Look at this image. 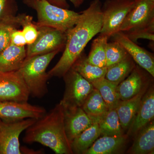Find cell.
Listing matches in <instances>:
<instances>
[{
    "label": "cell",
    "instance_id": "7a4b0ae2",
    "mask_svg": "<svg viewBox=\"0 0 154 154\" xmlns=\"http://www.w3.org/2000/svg\"><path fill=\"white\" fill-rule=\"evenodd\" d=\"M23 141L26 143H38L56 154H73L66 133L63 107L60 103L26 130Z\"/></svg>",
    "mask_w": 154,
    "mask_h": 154
},
{
    "label": "cell",
    "instance_id": "8fae6325",
    "mask_svg": "<svg viewBox=\"0 0 154 154\" xmlns=\"http://www.w3.org/2000/svg\"><path fill=\"white\" fill-rule=\"evenodd\" d=\"M46 113L43 107L28 102H0V119L6 121H17L27 118L38 119Z\"/></svg>",
    "mask_w": 154,
    "mask_h": 154
},
{
    "label": "cell",
    "instance_id": "f546056e",
    "mask_svg": "<svg viewBox=\"0 0 154 154\" xmlns=\"http://www.w3.org/2000/svg\"><path fill=\"white\" fill-rule=\"evenodd\" d=\"M123 32L131 40L135 42L140 38L148 39L153 42L154 40V25Z\"/></svg>",
    "mask_w": 154,
    "mask_h": 154
},
{
    "label": "cell",
    "instance_id": "cb8c5ba5",
    "mask_svg": "<svg viewBox=\"0 0 154 154\" xmlns=\"http://www.w3.org/2000/svg\"><path fill=\"white\" fill-rule=\"evenodd\" d=\"M101 94L109 109L116 108L120 99L117 92V85L102 78L91 83Z\"/></svg>",
    "mask_w": 154,
    "mask_h": 154
},
{
    "label": "cell",
    "instance_id": "30bf717a",
    "mask_svg": "<svg viewBox=\"0 0 154 154\" xmlns=\"http://www.w3.org/2000/svg\"><path fill=\"white\" fill-rule=\"evenodd\" d=\"M154 25V2L134 0V4L122 24L119 31H128Z\"/></svg>",
    "mask_w": 154,
    "mask_h": 154
},
{
    "label": "cell",
    "instance_id": "d6986e66",
    "mask_svg": "<svg viewBox=\"0 0 154 154\" xmlns=\"http://www.w3.org/2000/svg\"><path fill=\"white\" fill-rule=\"evenodd\" d=\"M82 107L93 123H99L109 109L99 91L95 88L87 97Z\"/></svg>",
    "mask_w": 154,
    "mask_h": 154
},
{
    "label": "cell",
    "instance_id": "7402d4cb",
    "mask_svg": "<svg viewBox=\"0 0 154 154\" xmlns=\"http://www.w3.org/2000/svg\"><path fill=\"white\" fill-rule=\"evenodd\" d=\"M83 53L76 60L71 69L74 70L90 83L105 78L107 67H99L89 63Z\"/></svg>",
    "mask_w": 154,
    "mask_h": 154
},
{
    "label": "cell",
    "instance_id": "83f0119b",
    "mask_svg": "<svg viewBox=\"0 0 154 154\" xmlns=\"http://www.w3.org/2000/svg\"><path fill=\"white\" fill-rule=\"evenodd\" d=\"M128 55L127 51L118 42H107L106 49V67L108 68L121 61Z\"/></svg>",
    "mask_w": 154,
    "mask_h": 154
},
{
    "label": "cell",
    "instance_id": "52a82bcc",
    "mask_svg": "<svg viewBox=\"0 0 154 154\" xmlns=\"http://www.w3.org/2000/svg\"><path fill=\"white\" fill-rule=\"evenodd\" d=\"M36 26L38 30V36L33 43L28 45L26 58L60 51L65 46L66 33L50 27Z\"/></svg>",
    "mask_w": 154,
    "mask_h": 154
},
{
    "label": "cell",
    "instance_id": "484cf974",
    "mask_svg": "<svg viewBox=\"0 0 154 154\" xmlns=\"http://www.w3.org/2000/svg\"><path fill=\"white\" fill-rule=\"evenodd\" d=\"M101 135L120 136L123 134L116 108L109 109L99 122Z\"/></svg>",
    "mask_w": 154,
    "mask_h": 154
},
{
    "label": "cell",
    "instance_id": "4dcf8cb0",
    "mask_svg": "<svg viewBox=\"0 0 154 154\" xmlns=\"http://www.w3.org/2000/svg\"><path fill=\"white\" fill-rule=\"evenodd\" d=\"M16 9L15 0H0V22L15 17L13 14Z\"/></svg>",
    "mask_w": 154,
    "mask_h": 154
},
{
    "label": "cell",
    "instance_id": "9c48e42d",
    "mask_svg": "<svg viewBox=\"0 0 154 154\" xmlns=\"http://www.w3.org/2000/svg\"><path fill=\"white\" fill-rule=\"evenodd\" d=\"M30 93L19 71L0 72V102H28Z\"/></svg>",
    "mask_w": 154,
    "mask_h": 154
},
{
    "label": "cell",
    "instance_id": "277c9868",
    "mask_svg": "<svg viewBox=\"0 0 154 154\" xmlns=\"http://www.w3.org/2000/svg\"><path fill=\"white\" fill-rule=\"evenodd\" d=\"M26 5L36 11L35 25L55 28L66 33L75 25L81 14L50 4L47 0H23Z\"/></svg>",
    "mask_w": 154,
    "mask_h": 154
},
{
    "label": "cell",
    "instance_id": "d6a6232c",
    "mask_svg": "<svg viewBox=\"0 0 154 154\" xmlns=\"http://www.w3.org/2000/svg\"><path fill=\"white\" fill-rule=\"evenodd\" d=\"M48 2L54 5L57 6L64 9H68L69 5L66 0H47ZM76 8L81 6L85 2V0H69Z\"/></svg>",
    "mask_w": 154,
    "mask_h": 154
},
{
    "label": "cell",
    "instance_id": "ffe728a7",
    "mask_svg": "<svg viewBox=\"0 0 154 154\" xmlns=\"http://www.w3.org/2000/svg\"><path fill=\"white\" fill-rule=\"evenodd\" d=\"M137 136L130 149L134 154H153L154 124L153 121L144 127L137 133Z\"/></svg>",
    "mask_w": 154,
    "mask_h": 154
},
{
    "label": "cell",
    "instance_id": "6da1fadb",
    "mask_svg": "<svg viewBox=\"0 0 154 154\" xmlns=\"http://www.w3.org/2000/svg\"><path fill=\"white\" fill-rule=\"evenodd\" d=\"M102 26V4L94 0L81 14L75 25L66 32L64 51L60 59L48 72L50 78L63 77L83 53L90 40L100 33Z\"/></svg>",
    "mask_w": 154,
    "mask_h": 154
},
{
    "label": "cell",
    "instance_id": "9a60e30c",
    "mask_svg": "<svg viewBox=\"0 0 154 154\" xmlns=\"http://www.w3.org/2000/svg\"><path fill=\"white\" fill-rule=\"evenodd\" d=\"M145 77L138 66H135L126 79L117 86V92L121 101L131 99L142 90Z\"/></svg>",
    "mask_w": 154,
    "mask_h": 154
},
{
    "label": "cell",
    "instance_id": "e0dca14e",
    "mask_svg": "<svg viewBox=\"0 0 154 154\" xmlns=\"http://www.w3.org/2000/svg\"><path fill=\"white\" fill-rule=\"evenodd\" d=\"M145 91H141L131 99L121 101L120 100L116 107L119 121L122 129H128L136 115Z\"/></svg>",
    "mask_w": 154,
    "mask_h": 154
},
{
    "label": "cell",
    "instance_id": "4fadbf2b",
    "mask_svg": "<svg viewBox=\"0 0 154 154\" xmlns=\"http://www.w3.org/2000/svg\"><path fill=\"white\" fill-rule=\"evenodd\" d=\"M63 110L65 129L71 143L76 137L94 123L82 107H63Z\"/></svg>",
    "mask_w": 154,
    "mask_h": 154
},
{
    "label": "cell",
    "instance_id": "4316f807",
    "mask_svg": "<svg viewBox=\"0 0 154 154\" xmlns=\"http://www.w3.org/2000/svg\"><path fill=\"white\" fill-rule=\"evenodd\" d=\"M19 19V15L0 22V53L11 44V33L20 26Z\"/></svg>",
    "mask_w": 154,
    "mask_h": 154
},
{
    "label": "cell",
    "instance_id": "603a6c76",
    "mask_svg": "<svg viewBox=\"0 0 154 154\" xmlns=\"http://www.w3.org/2000/svg\"><path fill=\"white\" fill-rule=\"evenodd\" d=\"M135 66L134 60L128 54L121 61L107 68L105 78L119 85L128 76Z\"/></svg>",
    "mask_w": 154,
    "mask_h": 154
},
{
    "label": "cell",
    "instance_id": "3957f363",
    "mask_svg": "<svg viewBox=\"0 0 154 154\" xmlns=\"http://www.w3.org/2000/svg\"><path fill=\"white\" fill-rule=\"evenodd\" d=\"M60 51H55L25 58L18 71L28 87L30 96L41 98L47 94V83L50 77L46 72V69Z\"/></svg>",
    "mask_w": 154,
    "mask_h": 154
},
{
    "label": "cell",
    "instance_id": "2e32d148",
    "mask_svg": "<svg viewBox=\"0 0 154 154\" xmlns=\"http://www.w3.org/2000/svg\"><path fill=\"white\" fill-rule=\"evenodd\" d=\"M26 55L25 46L19 47L11 43L0 53V72L18 70L25 61Z\"/></svg>",
    "mask_w": 154,
    "mask_h": 154
},
{
    "label": "cell",
    "instance_id": "7c38bea8",
    "mask_svg": "<svg viewBox=\"0 0 154 154\" xmlns=\"http://www.w3.org/2000/svg\"><path fill=\"white\" fill-rule=\"evenodd\" d=\"M114 41H117L125 48L135 62L154 77L153 54L138 45L122 31H119L112 36Z\"/></svg>",
    "mask_w": 154,
    "mask_h": 154
},
{
    "label": "cell",
    "instance_id": "5b68a950",
    "mask_svg": "<svg viewBox=\"0 0 154 154\" xmlns=\"http://www.w3.org/2000/svg\"><path fill=\"white\" fill-rule=\"evenodd\" d=\"M65 91L60 103L63 107H82L94 88L93 85L71 69L63 76Z\"/></svg>",
    "mask_w": 154,
    "mask_h": 154
},
{
    "label": "cell",
    "instance_id": "f1b7e54d",
    "mask_svg": "<svg viewBox=\"0 0 154 154\" xmlns=\"http://www.w3.org/2000/svg\"><path fill=\"white\" fill-rule=\"evenodd\" d=\"M19 23L22 26V31L25 36L27 45L32 44L35 42L38 35L37 26L33 22V18L28 15H19Z\"/></svg>",
    "mask_w": 154,
    "mask_h": 154
},
{
    "label": "cell",
    "instance_id": "8992f818",
    "mask_svg": "<svg viewBox=\"0 0 154 154\" xmlns=\"http://www.w3.org/2000/svg\"><path fill=\"white\" fill-rule=\"evenodd\" d=\"M134 4V0H106L102 7V26L100 34L110 37L119 31Z\"/></svg>",
    "mask_w": 154,
    "mask_h": 154
},
{
    "label": "cell",
    "instance_id": "836d02e7",
    "mask_svg": "<svg viewBox=\"0 0 154 154\" xmlns=\"http://www.w3.org/2000/svg\"><path fill=\"white\" fill-rule=\"evenodd\" d=\"M151 1H152V2H154V0H151Z\"/></svg>",
    "mask_w": 154,
    "mask_h": 154
},
{
    "label": "cell",
    "instance_id": "ba28073f",
    "mask_svg": "<svg viewBox=\"0 0 154 154\" xmlns=\"http://www.w3.org/2000/svg\"><path fill=\"white\" fill-rule=\"evenodd\" d=\"M36 119L6 121L0 119V154H21L19 138L22 131L33 125Z\"/></svg>",
    "mask_w": 154,
    "mask_h": 154
},
{
    "label": "cell",
    "instance_id": "1f68e13d",
    "mask_svg": "<svg viewBox=\"0 0 154 154\" xmlns=\"http://www.w3.org/2000/svg\"><path fill=\"white\" fill-rule=\"evenodd\" d=\"M11 44L19 47L25 46L27 45L22 30H18L17 28L14 29L11 33Z\"/></svg>",
    "mask_w": 154,
    "mask_h": 154
},
{
    "label": "cell",
    "instance_id": "5bb4252c",
    "mask_svg": "<svg viewBox=\"0 0 154 154\" xmlns=\"http://www.w3.org/2000/svg\"><path fill=\"white\" fill-rule=\"evenodd\" d=\"M154 117V91L153 88L144 94L139 108L129 129V134L135 135L152 120Z\"/></svg>",
    "mask_w": 154,
    "mask_h": 154
},
{
    "label": "cell",
    "instance_id": "d4e9b609",
    "mask_svg": "<svg viewBox=\"0 0 154 154\" xmlns=\"http://www.w3.org/2000/svg\"><path fill=\"white\" fill-rule=\"evenodd\" d=\"M108 38L100 34L93 41L91 51L87 57L89 63L99 67H106V49Z\"/></svg>",
    "mask_w": 154,
    "mask_h": 154
},
{
    "label": "cell",
    "instance_id": "ac0fdd59",
    "mask_svg": "<svg viewBox=\"0 0 154 154\" xmlns=\"http://www.w3.org/2000/svg\"><path fill=\"white\" fill-rule=\"evenodd\" d=\"M127 136L104 135L97 139L85 154H110L114 153L122 148L126 143Z\"/></svg>",
    "mask_w": 154,
    "mask_h": 154
},
{
    "label": "cell",
    "instance_id": "44dd1931",
    "mask_svg": "<svg viewBox=\"0 0 154 154\" xmlns=\"http://www.w3.org/2000/svg\"><path fill=\"white\" fill-rule=\"evenodd\" d=\"M100 135L99 123H94L72 141L71 146L73 153H85Z\"/></svg>",
    "mask_w": 154,
    "mask_h": 154
}]
</instances>
